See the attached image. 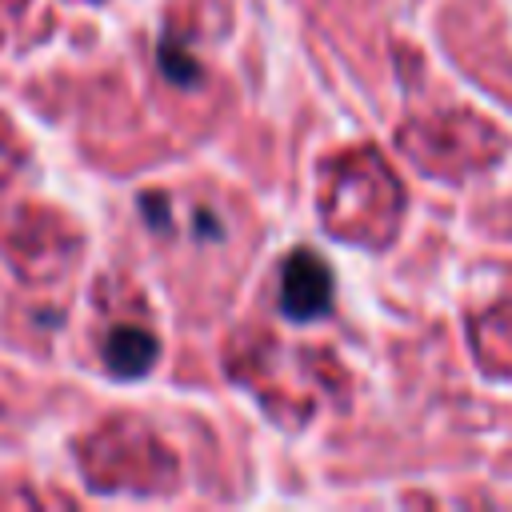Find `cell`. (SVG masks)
I'll list each match as a JSON object with an SVG mask.
<instances>
[{
    "label": "cell",
    "mask_w": 512,
    "mask_h": 512,
    "mask_svg": "<svg viewBox=\"0 0 512 512\" xmlns=\"http://www.w3.org/2000/svg\"><path fill=\"white\" fill-rule=\"evenodd\" d=\"M332 308V268L308 252L296 248L280 268V312L296 324H308Z\"/></svg>",
    "instance_id": "6da1fadb"
},
{
    "label": "cell",
    "mask_w": 512,
    "mask_h": 512,
    "mask_svg": "<svg viewBox=\"0 0 512 512\" xmlns=\"http://www.w3.org/2000/svg\"><path fill=\"white\" fill-rule=\"evenodd\" d=\"M104 356L116 376H144L156 364V340L144 328H116L104 344Z\"/></svg>",
    "instance_id": "7a4b0ae2"
},
{
    "label": "cell",
    "mask_w": 512,
    "mask_h": 512,
    "mask_svg": "<svg viewBox=\"0 0 512 512\" xmlns=\"http://www.w3.org/2000/svg\"><path fill=\"white\" fill-rule=\"evenodd\" d=\"M160 64H164V72H168L176 84H192V80H200L196 60H192L188 52H180L176 44H160Z\"/></svg>",
    "instance_id": "3957f363"
}]
</instances>
